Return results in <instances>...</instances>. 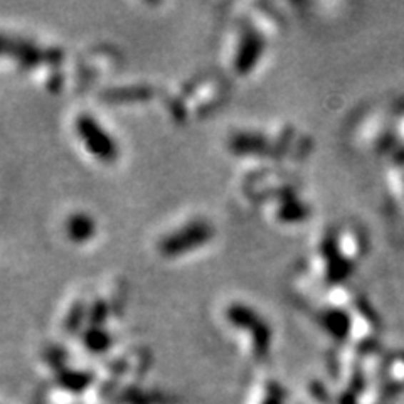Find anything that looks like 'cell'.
<instances>
[{"instance_id":"1","label":"cell","mask_w":404,"mask_h":404,"mask_svg":"<svg viewBox=\"0 0 404 404\" xmlns=\"http://www.w3.org/2000/svg\"><path fill=\"white\" fill-rule=\"evenodd\" d=\"M76 128L79 137L84 138L86 142V150L100 158H111L115 155V147L111 140H106L105 133L100 130V126L93 123L91 118L88 116H79L76 121Z\"/></svg>"}]
</instances>
